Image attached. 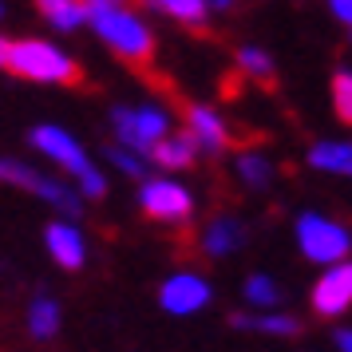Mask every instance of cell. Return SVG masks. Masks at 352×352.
<instances>
[{"mask_svg":"<svg viewBox=\"0 0 352 352\" xmlns=\"http://www.w3.org/2000/svg\"><path fill=\"white\" fill-rule=\"evenodd\" d=\"M28 146H32L36 155H44L52 166H60V170L76 182V190H80L87 202L107 198V175L91 162V155L83 151V143L72 131H64L60 123H36V127L28 131Z\"/></svg>","mask_w":352,"mask_h":352,"instance_id":"1","label":"cell"},{"mask_svg":"<svg viewBox=\"0 0 352 352\" xmlns=\"http://www.w3.org/2000/svg\"><path fill=\"white\" fill-rule=\"evenodd\" d=\"M87 28L115 52L123 64L146 67L155 60V32L146 28V20L131 4H96L87 8Z\"/></svg>","mask_w":352,"mask_h":352,"instance_id":"2","label":"cell"},{"mask_svg":"<svg viewBox=\"0 0 352 352\" xmlns=\"http://www.w3.org/2000/svg\"><path fill=\"white\" fill-rule=\"evenodd\" d=\"M4 72H12L28 83H48V87H76L83 80L76 56L64 52L52 40L40 36H24V40H8V64Z\"/></svg>","mask_w":352,"mask_h":352,"instance_id":"3","label":"cell"},{"mask_svg":"<svg viewBox=\"0 0 352 352\" xmlns=\"http://www.w3.org/2000/svg\"><path fill=\"white\" fill-rule=\"evenodd\" d=\"M0 186H16V190L40 198L44 206L56 210V218H83V202H87V198H83L76 186H67L60 178L36 170L32 162H24V159L0 155Z\"/></svg>","mask_w":352,"mask_h":352,"instance_id":"4","label":"cell"},{"mask_svg":"<svg viewBox=\"0 0 352 352\" xmlns=\"http://www.w3.org/2000/svg\"><path fill=\"white\" fill-rule=\"evenodd\" d=\"M115 143L131 146L139 155H151V146L170 135V115L159 103H115L111 107Z\"/></svg>","mask_w":352,"mask_h":352,"instance_id":"5","label":"cell"},{"mask_svg":"<svg viewBox=\"0 0 352 352\" xmlns=\"http://www.w3.org/2000/svg\"><path fill=\"white\" fill-rule=\"evenodd\" d=\"M139 210L159 226H190L194 218V194L175 178L146 175L139 182Z\"/></svg>","mask_w":352,"mask_h":352,"instance_id":"6","label":"cell"},{"mask_svg":"<svg viewBox=\"0 0 352 352\" xmlns=\"http://www.w3.org/2000/svg\"><path fill=\"white\" fill-rule=\"evenodd\" d=\"M297 245L309 261H320V265H336L344 261V254L352 250V238L344 226L329 222L320 214H301L297 218Z\"/></svg>","mask_w":352,"mask_h":352,"instance_id":"7","label":"cell"},{"mask_svg":"<svg viewBox=\"0 0 352 352\" xmlns=\"http://www.w3.org/2000/svg\"><path fill=\"white\" fill-rule=\"evenodd\" d=\"M159 305H162V313H170V317H194V313H202L210 305V281L202 273H190V270L170 273L159 285Z\"/></svg>","mask_w":352,"mask_h":352,"instance_id":"8","label":"cell"},{"mask_svg":"<svg viewBox=\"0 0 352 352\" xmlns=\"http://www.w3.org/2000/svg\"><path fill=\"white\" fill-rule=\"evenodd\" d=\"M182 123H186L182 131H186L194 143H198V155L218 159V155H226V151H230V143H234L230 123H226L214 107H206V103H182Z\"/></svg>","mask_w":352,"mask_h":352,"instance_id":"9","label":"cell"},{"mask_svg":"<svg viewBox=\"0 0 352 352\" xmlns=\"http://www.w3.org/2000/svg\"><path fill=\"white\" fill-rule=\"evenodd\" d=\"M44 250L67 273H76L87 265V238H83V230L72 218H56V222L44 226Z\"/></svg>","mask_w":352,"mask_h":352,"instance_id":"10","label":"cell"},{"mask_svg":"<svg viewBox=\"0 0 352 352\" xmlns=\"http://www.w3.org/2000/svg\"><path fill=\"white\" fill-rule=\"evenodd\" d=\"M313 313L320 317H336V313H344L352 305V261H336L333 270L324 273L313 289Z\"/></svg>","mask_w":352,"mask_h":352,"instance_id":"11","label":"cell"},{"mask_svg":"<svg viewBox=\"0 0 352 352\" xmlns=\"http://www.w3.org/2000/svg\"><path fill=\"white\" fill-rule=\"evenodd\" d=\"M198 241H202V254L206 257H230V254L241 250L245 226H241V218H234V214H214Z\"/></svg>","mask_w":352,"mask_h":352,"instance_id":"12","label":"cell"},{"mask_svg":"<svg viewBox=\"0 0 352 352\" xmlns=\"http://www.w3.org/2000/svg\"><path fill=\"white\" fill-rule=\"evenodd\" d=\"M60 324H64V309H60V301H56L52 293H36L32 301H28V313H24V329H28V336L40 340V344H48V340L60 336Z\"/></svg>","mask_w":352,"mask_h":352,"instance_id":"13","label":"cell"},{"mask_svg":"<svg viewBox=\"0 0 352 352\" xmlns=\"http://www.w3.org/2000/svg\"><path fill=\"white\" fill-rule=\"evenodd\" d=\"M146 159L155 162V166H162V170H190L194 162H198V143L186 131H170L166 139H159V143L151 146Z\"/></svg>","mask_w":352,"mask_h":352,"instance_id":"14","label":"cell"},{"mask_svg":"<svg viewBox=\"0 0 352 352\" xmlns=\"http://www.w3.org/2000/svg\"><path fill=\"white\" fill-rule=\"evenodd\" d=\"M36 12H40L44 24L56 28V32L87 28V4H83V0H36Z\"/></svg>","mask_w":352,"mask_h":352,"instance_id":"15","label":"cell"},{"mask_svg":"<svg viewBox=\"0 0 352 352\" xmlns=\"http://www.w3.org/2000/svg\"><path fill=\"white\" fill-rule=\"evenodd\" d=\"M146 8H155L159 16H170L175 24H186V28H202L210 20V4L206 0H143Z\"/></svg>","mask_w":352,"mask_h":352,"instance_id":"16","label":"cell"},{"mask_svg":"<svg viewBox=\"0 0 352 352\" xmlns=\"http://www.w3.org/2000/svg\"><path fill=\"white\" fill-rule=\"evenodd\" d=\"M230 324H234V329H245V333H270V336H297L301 333V320L285 317V313H261V317L234 313Z\"/></svg>","mask_w":352,"mask_h":352,"instance_id":"17","label":"cell"},{"mask_svg":"<svg viewBox=\"0 0 352 352\" xmlns=\"http://www.w3.org/2000/svg\"><path fill=\"white\" fill-rule=\"evenodd\" d=\"M234 64H238V72L245 76V80L261 83V87H273V83H277L273 60H270V56H265L261 48H238V56H234Z\"/></svg>","mask_w":352,"mask_h":352,"instance_id":"18","label":"cell"},{"mask_svg":"<svg viewBox=\"0 0 352 352\" xmlns=\"http://www.w3.org/2000/svg\"><path fill=\"white\" fill-rule=\"evenodd\" d=\"M309 162H313L317 170L352 175V143H317L309 151Z\"/></svg>","mask_w":352,"mask_h":352,"instance_id":"19","label":"cell"},{"mask_svg":"<svg viewBox=\"0 0 352 352\" xmlns=\"http://www.w3.org/2000/svg\"><path fill=\"white\" fill-rule=\"evenodd\" d=\"M238 178L250 190H265L273 182V162L265 159L261 151H241L238 155Z\"/></svg>","mask_w":352,"mask_h":352,"instance_id":"20","label":"cell"},{"mask_svg":"<svg viewBox=\"0 0 352 352\" xmlns=\"http://www.w3.org/2000/svg\"><path fill=\"white\" fill-rule=\"evenodd\" d=\"M107 162H111L119 175L135 178V182H143V178L151 175V159H146V155H139V151H131V146H123V143L107 146Z\"/></svg>","mask_w":352,"mask_h":352,"instance_id":"21","label":"cell"},{"mask_svg":"<svg viewBox=\"0 0 352 352\" xmlns=\"http://www.w3.org/2000/svg\"><path fill=\"white\" fill-rule=\"evenodd\" d=\"M241 293H245V301L254 305V309H273V305H281V289L273 285V277H265V273H250Z\"/></svg>","mask_w":352,"mask_h":352,"instance_id":"22","label":"cell"},{"mask_svg":"<svg viewBox=\"0 0 352 352\" xmlns=\"http://www.w3.org/2000/svg\"><path fill=\"white\" fill-rule=\"evenodd\" d=\"M333 111L344 127H352V72H336L333 76Z\"/></svg>","mask_w":352,"mask_h":352,"instance_id":"23","label":"cell"},{"mask_svg":"<svg viewBox=\"0 0 352 352\" xmlns=\"http://www.w3.org/2000/svg\"><path fill=\"white\" fill-rule=\"evenodd\" d=\"M333 12L344 20V24H352V0H333Z\"/></svg>","mask_w":352,"mask_h":352,"instance_id":"24","label":"cell"},{"mask_svg":"<svg viewBox=\"0 0 352 352\" xmlns=\"http://www.w3.org/2000/svg\"><path fill=\"white\" fill-rule=\"evenodd\" d=\"M336 349L352 352V329H340V333H336Z\"/></svg>","mask_w":352,"mask_h":352,"instance_id":"25","label":"cell"},{"mask_svg":"<svg viewBox=\"0 0 352 352\" xmlns=\"http://www.w3.org/2000/svg\"><path fill=\"white\" fill-rule=\"evenodd\" d=\"M210 12H230V8H238V0H206Z\"/></svg>","mask_w":352,"mask_h":352,"instance_id":"26","label":"cell"},{"mask_svg":"<svg viewBox=\"0 0 352 352\" xmlns=\"http://www.w3.org/2000/svg\"><path fill=\"white\" fill-rule=\"evenodd\" d=\"M4 64H8V40L0 36V72H4Z\"/></svg>","mask_w":352,"mask_h":352,"instance_id":"27","label":"cell"},{"mask_svg":"<svg viewBox=\"0 0 352 352\" xmlns=\"http://www.w3.org/2000/svg\"><path fill=\"white\" fill-rule=\"evenodd\" d=\"M87 8H96V4H127V0H83Z\"/></svg>","mask_w":352,"mask_h":352,"instance_id":"28","label":"cell"},{"mask_svg":"<svg viewBox=\"0 0 352 352\" xmlns=\"http://www.w3.org/2000/svg\"><path fill=\"white\" fill-rule=\"evenodd\" d=\"M0 20H4V0H0Z\"/></svg>","mask_w":352,"mask_h":352,"instance_id":"29","label":"cell"}]
</instances>
